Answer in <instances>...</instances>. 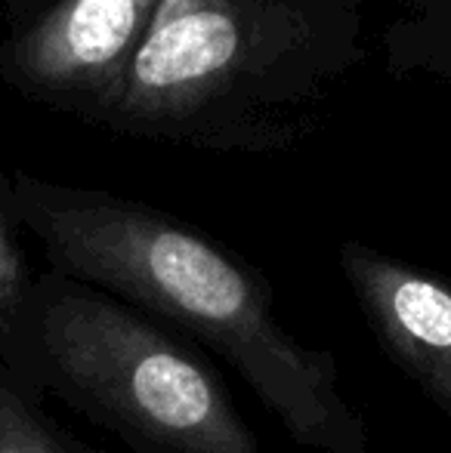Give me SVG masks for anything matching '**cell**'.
<instances>
[{
  "mask_svg": "<svg viewBox=\"0 0 451 453\" xmlns=\"http://www.w3.org/2000/svg\"><path fill=\"white\" fill-rule=\"evenodd\" d=\"M28 290L31 284L22 274L16 247H12L10 234L4 232V226H0V334L12 324V318L22 309Z\"/></svg>",
  "mask_w": 451,
  "mask_h": 453,
  "instance_id": "7",
  "label": "cell"
},
{
  "mask_svg": "<svg viewBox=\"0 0 451 453\" xmlns=\"http://www.w3.org/2000/svg\"><path fill=\"white\" fill-rule=\"evenodd\" d=\"M430 43H436L433 56H430V68H442L451 78V0H433L430 10Z\"/></svg>",
  "mask_w": 451,
  "mask_h": 453,
  "instance_id": "8",
  "label": "cell"
},
{
  "mask_svg": "<svg viewBox=\"0 0 451 453\" xmlns=\"http://www.w3.org/2000/svg\"><path fill=\"white\" fill-rule=\"evenodd\" d=\"M19 207L59 274L220 355L303 450L371 453L334 352L303 346L276 315L263 274L223 244L155 207L97 191L28 182Z\"/></svg>",
  "mask_w": 451,
  "mask_h": 453,
  "instance_id": "1",
  "label": "cell"
},
{
  "mask_svg": "<svg viewBox=\"0 0 451 453\" xmlns=\"http://www.w3.org/2000/svg\"><path fill=\"white\" fill-rule=\"evenodd\" d=\"M328 0H158L112 118L189 145L253 149L251 118L315 43Z\"/></svg>",
  "mask_w": 451,
  "mask_h": 453,
  "instance_id": "3",
  "label": "cell"
},
{
  "mask_svg": "<svg viewBox=\"0 0 451 453\" xmlns=\"http://www.w3.org/2000/svg\"><path fill=\"white\" fill-rule=\"evenodd\" d=\"M340 272L384 355L451 423V280L343 241Z\"/></svg>",
  "mask_w": 451,
  "mask_h": 453,
  "instance_id": "4",
  "label": "cell"
},
{
  "mask_svg": "<svg viewBox=\"0 0 451 453\" xmlns=\"http://www.w3.org/2000/svg\"><path fill=\"white\" fill-rule=\"evenodd\" d=\"M0 346L25 386L56 392L133 453H263L198 346L90 284L35 280Z\"/></svg>",
  "mask_w": 451,
  "mask_h": 453,
  "instance_id": "2",
  "label": "cell"
},
{
  "mask_svg": "<svg viewBox=\"0 0 451 453\" xmlns=\"http://www.w3.org/2000/svg\"><path fill=\"white\" fill-rule=\"evenodd\" d=\"M158 0H62L19 47V65L53 93L112 111Z\"/></svg>",
  "mask_w": 451,
  "mask_h": 453,
  "instance_id": "5",
  "label": "cell"
},
{
  "mask_svg": "<svg viewBox=\"0 0 451 453\" xmlns=\"http://www.w3.org/2000/svg\"><path fill=\"white\" fill-rule=\"evenodd\" d=\"M0 453H99L68 435L12 370H0Z\"/></svg>",
  "mask_w": 451,
  "mask_h": 453,
  "instance_id": "6",
  "label": "cell"
}]
</instances>
